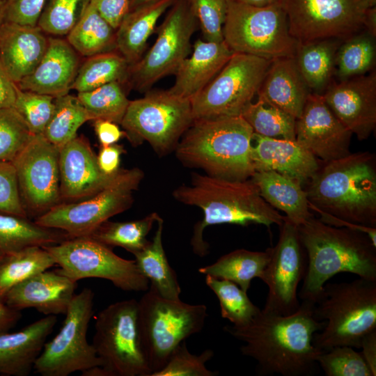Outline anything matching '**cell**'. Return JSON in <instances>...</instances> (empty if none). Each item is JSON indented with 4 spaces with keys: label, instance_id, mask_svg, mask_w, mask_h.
I'll use <instances>...</instances> for the list:
<instances>
[{
    "label": "cell",
    "instance_id": "obj_45",
    "mask_svg": "<svg viewBox=\"0 0 376 376\" xmlns=\"http://www.w3.org/2000/svg\"><path fill=\"white\" fill-rule=\"evenodd\" d=\"M54 98L17 86L13 107L22 117L32 134H42L53 113Z\"/></svg>",
    "mask_w": 376,
    "mask_h": 376
},
{
    "label": "cell",
    "instance_id": "obj_47",
    "mask_svg": "<svg viewBox=\"0 0 376 376\" xmlns=\"http://www.w3.org/2000/svg\"><path fill=\"white\" fill-rule=\"evenodd\" d=\"M213 356L212 350H205L200 354H191L185 340L174 349L166 365L150 376H216L217 371L206 367V363Z\"/></svg>",
    "mask_w": 376,
    "mask_h": 376
},
{
    "label": "cell",
    "instance_id": "obj_37",
    "mask_svg": "<svg viewBox=\"0 0 376 376\" xmlns=\"http://www.w3.org/2000/svg\"><path fill=\"white\" fill-rule=\"evenodd\" d=\"M43 247L29 246L0 260V302L14 286L29 277L55 265Z\"/></svg>",
    "mask_w": 376,
    "mask_h": 376
},
{
    "label": "cell",
    "instance_id": "obj_32",
    "mask_svg": "<svg viewBox=\"0 0 376 376\" xmlns=\"http://www.w3.org/2000/svg\"><path fill=\"white\" fill-rule=\"evenodd\" d=\"M339 39L299 43L295 55L297 66L310 91L320 94L329 85L335 72Z\"/></svg>",
    "mask_w": 376,
    "mask_h": 376
},
{
    "label": "cell",
    "instance_id": "obj_18",
    "mask_svg": "<svg viewBox=\"0 0 376 376\" xmlns=\"http://www.w3.org/2000/svg\"><path fill=\"white\" fill-rule=\"evenodd\" d=\"M276 245L270 248V258L261 280L268 288L263 311L289 315L300 306L297 288L305 276L307 256L301 242L298 226L285 220L279 226Z\"/></svg>",
    "mask_w": 376,
    "mask_h": 376
},
{
    "label": "cell",
    "instance_id": "obj_62",
    "mask_svg": "<svg viewBox=\"0 0 376 376\" xmlns=\"http://www.w3.org/2000/svg\"><path fill=\"white\" fill-rule=\"evenodd\" d=\"M6 1L0 0V31L3 24L6 22Z\"/></svg>",
    "mask_w": 376,
    "mask_h": 376
},
{
    "label": "cell",
    "instance_id": "obj_30",
    "mask_svg": "<svg viewBox=\"0 0 376 376\" xmlns=\"http://www.w3.org/2000/svg\"><path fill=\"white\" fill-rule=\"evenodd\" d=\"M175 0H158L130 10L116 29V49L130 65L145 54L160 17Z\"/></svg>",
    "mask_w": 376,
    "mask_h": 376
},
{
    "label": "cell",
    "instance_id": "obj_26",
    "mask_svg": "<svg viewBox=\"0 0 376 376\" xmlns=\"http://www.w3.org/2000/svg\"><path fill=\"white\" fill-rule=\"evenodd\" d=\"M194 50L177 69L175 82L169 91L182 98L191 100L219 73L233 52L224 40H196Z\"/></svg>",
    "mask_w": 376,
    "mask_h": 376
},
{
    "label": "cell",
    "instance_id": "obj_48",
    "mask_svg": "<svg viewBox=\"0 0 376 376\" xmlns=\"http://www.w3.org/2000/svg\"><path fill=\"white\" fill-rule=\"evenodd\" d=\"M33 134L13 107L0 109V161H10Z\"/></svg>",
    "mask_w": 376,
    "mask_h": 376
},
{
    "label": "cell",
    "instance_id": "obj_50",
    "mask_svg": "<svg viewBox=\"0 0 376 376\" xmlns=\"http://www.w3.org/2000/svg\"><path fill=\"white\" fill-rule=\"evenodd\" d=\"M0 212L27 217L19 192L15 166L0 161Z\"/></svg>",
    "mask_w": 376,
    "mask_h": 376
},
{
    "label": "cell",
    "instance_id": "obj_44",
    "mask_svg": "<svg viewBox=\"0 0 376 376\" xmlns=\"http://www.w3.org/2000/svg\"><path fill=\"white\" fill-rule=\"evenodd\" d=\"M91 0H47L37 25L54 36H67L79 21Z\"/></svg>",
    "mask_w": 376,
    "mask_h": 376
},
{
    "label": "cell",
    "instance_id": "obj_51",
    "mask_svg": "<svg viewBox=\"0 0 376 376\" xmlns=\"http://www.w3.org/2000/svg\"><path fill=\"white\" fill-rule=\"evenodd\" d=\"M47 0H6V21L36 26Z\"/></svg>",
    "mask_w": 376,
    "mask_h": 376
},
{
    "label": "cell",
    "instance_id": "obj_1",
    "mask_svg": "<svg viewBox=\"0 0 376 376\" xmlns=\"http://www.w3.org/2000/svg\"><path fill=\"white\" fill-rule=\"evenodd\" d=\"M315 306L301 301L299 308L289 315L260 309L247 324L228 325L224 330L244 343L240 352L257 362L259 375H309L322 352L313 345L314 335L324 325L316 318Z\"/></svg>",
    "mask_w": 376,
    "mask_h": 376
},
{
    "label": "cell",
    "instance_id": "obj_38",
    "mask_svg": "<svg viewBox=\"0 0 376 376\" xmlns=\"http://www.w3.org/2000/svg\"><path fill=\"white\" fill-rule=\"evenodd\" d=\"M159 217L154 212L143 219L134 221H107L88 237L108 247H122L134 255L148 244L146 237Z\"/></svg>",
    "mask_w": 376,
    "mask_h": 376
},
{
    "label": "cell",
    "instance_id": "obj_12",
    "mask_svg": "<svg viewBox=\"0 0 376 376\" xmlns=\"http://www.w3.org/2000/svg\"><path fill=\"white\" fill-rule=\"evenodd\" d=\"M198 26L189 1L175 0L155 29L157 36L152 46L130 65L127 86L146 93L159 79L175 75L191 53V39Z\"/></svg>",
    "mask_w": 376,
    "mask_h": 376
},
{
    "label": "cell",
    "instance_id": "obj_25",
    "mask_svg": "<svg viewBox=\"0 0 376 376\" xmlns=\"http://www.w3.org/2000/svg\"><path fill=\"white\" fill-rule=\"evenodd\" d=\"M48 37L38 26L5 22L0 31V62L15 83L31 74L40 63Z\"/></svg>",
    "mask_w": 376,
    "mask_h": 376
},
{
    "label": "cell",
    "instance_id": "obj_16",
    "mask_svg": "<svg viewBox=\"0 0 376 376\" xmlns=\"http://www.w3.org/2000/svg\"><path fill=\"white\" fill-rule=\"evenodd\" d=\"M290 35L299 43L346 39L363 28L365 10L356 0H281Z\"/></svg>",
    "mask_w": 376,
    "mask_h": 376
},
{
    "label": "cell",
    "instance_id": "obj_20",
    "mask_svg": "<svg viewBox=\"0 0 376 376\" xmlns=\"http://www.w3.org/2000/svg\"><path fill=\"white\" fill-rule=\"evenodd\" d=\"M336 118L360 141L367 139L376 126V73L373 71L331 83L322 93Z\"/></svg>",
    "mask_w": 376,
    "mask_h": 376
},
{
    "label": "cell",
    "instance_id": "obj_10",
    "mask_svg": "<svg viewBox=\"0 0 376 376\" xmlns=\"http://www.w3.org/2000/svg\"><path fill=\"white\" fill-rule=\"evenodd\" d=\"M130 100L120 125L133 145L148 142L159 155L175 149L193 123L191 101L169 90H149Z\"/></svg>",
    "mask_w": 376,
    "mask_h": 376
},
{
    "label": "cell",
    "instance_id": "obj_21",
    "mask_svg": "<svg viewBox=\"0 0 376 376\" xmlns=\"http://www.w3.org/2000/svg\"><path fill=\"white\" fill-rule=\"evenodd\" d=\"M58 166L61 199L67 202L78 201L97 193L117 173L104 174L88 139L77 135L59 148Z\"/></svg>",
    "mask_w": 376,
    "mask_h": 376
},
{
    "label": "cell",
    "instance_id": "obj_14",
    "mask_svg": "<svg viewBox=\"0 0 376 376\" xmlns=\"http://www.w3.org/2000/svg\"><path fill=\"white\" fill-rule=\"evenodd\" d=\"M60 268L58 273L77 282L88 278L111 281L124 291H146L149 281L140 272L135 260L124 259L93 238L78 237L42 246Z\"/></svg>",
    "mask_w": 376,
    "mask_h": 376
},
{
    "label": "cell",
    "instance_id": "obj_60",
    "mask_svg": "<svg viewBox=\"0 0 376 376\" xmlns=\"http://www.w3.org/2000/svg\"><path fill=\"white\" fill-rule=\"evenodd\" d=\"M237 2L257 7L271 5L281 0H235Z\"/></svg>",
    "mask_w": 376,
    "mask_h": 376
},
{
    "label": "cell",
    "instance_id": "obj_34",
    "mask_svg": "<svg viewBox=\"0 0 376 376\" xmlns=\"http://www.w3.org/2000/svg\"><path fill=\"white\" fill-rule=\"evenodd\" d=\"M270 253V248L265 251L237 249L221 256L214 263L199 268L198 272L230 281L247 292L253 279L261 280Z\"/></svg>",
    "mask_w": 376,
    "mask_h": 376
},
{
    "label": "cell",
    "instance_id": "obj_41",
    "mask_svg": "<svg viewBox=\"0 0 376 376\" xmlns=\"http://www.w3.org/2000/svg\"><path fill=\"white\" fill-rule=\"evenodd\" d=\"M123 86L113 81L89 91L78 93L77 97L91 120H107L120 125L130 101Z\"/></svg>",
    "mask_w": 376,
    "mask_h": 376
},
{
    "label": "cell",
    "instance_id": "obj_22",
    "mask_svg": "<svg viewBox=\"0 0 376 376\" xmlns=\"http://www.w3.org/2000/svg\"><path fill=\"white\" fill-rule=\"evenodd\" d=\"M77 287L76 281L47 269L14 286L3 302L20 311L33 308L45 315L65 314Z\"/></svg>",
    "mask_w": 376,
    "mask_h": 376
},
{
    "label": "cell",
    "instance_id": "obj_5",
    "mask_svg": "<svg viewBox=\"0 0 376 376\" xmlns=\"http://www.w3.org/2000/svg\"><path fill=\"white\" fill-rule=\"evenodd\" d=\"M253 131L241 116L195 119L175 150L184 165L229 180L251 178Z\"/></svg>",
    "mask_w": 376,
    "mask_h": 376
},
{
    "label": "cell",
    "instance_id": "obj_29",
    "mask_svg": "<svg viewBox=\"0 0 376 376\" xmlns=\"http://www.w3.org/2000/svg\"><path fill=\"white\" fill-rule=\"evenodd\" d=\"M251 180L260 195L272 207L285 214L297 226L313 216L304 187L298 181L272 171H255Z\"/></svg>",
    "mask_w": 376,
    "mask_h": 376
},
{
    "label": "cell",
    "instance_id": "obj_58",
    "mask_svg": "<svg viewBox=\"0 0 376 376\" xmlns=\"http://www.w3.org/2000/svg\"><path fill=\"white\" fill-rule=\"evenodd\" d=\"M21 318L20 311L7 306L4 302H0V334L9 331Z\"/></svg>",
    "mask_w": 376,
    "mask_h": 376
},
{
    "label": "cell",
    "instance_id": "obj_56",
    "mask_svg": "<svg viewBox=\"0 0 376 376\" xmlns=\"http://www.w3.org/2000/svg\"><path fill=\"white\" fill-rule=\"evenodd\" d=\"M17 86L0 62V109L13 107Z\"/></svg>",
    "mask_w": 376,
    "mask_h": 376
},
{
    "label": "cell",
    "instance_id": "obj_55",
    "mask_svg": "<svg viewBox=\"0 0 376 376\" xmlns=\"http://www.w3.org/2000/svg\"><path fill=\"white\" fill-rule=\"evenodd\" d=\"M94 130L102 146H109L117 142L123 136H126L125 131H122L118 124L107 120H94Z\"/></svg>",
    "mask_w": 376,
    "mask_h": 376
},
{
    "label": "cell",
    "instance_id": "obj_33",
    "mask_svg": "<svg viewBox=\"0 0 376 376\" xmlns=\"http://www.w3.org/2000/svg\"><path fill=\"white\" fill-rule=\"evenodd\" d=\"M58 229L41 226L27 217L0 212V260L29 246H45L68 239Z\"/></svg>",
    "mask_w": 376,
    "mask_h": 376
},
{
    "label": "cell",
    "instance_id": "obj_3",
    "mask_svg": "<svg viewBox=\"0 0 376 376\" xmlns=\"http://www.w3.org/2000/svg\"><path fill=\"white\" fill-rule=\"evenodd\" d=\"M298 230L307 256L301 301L316 304L325 283L339 273L376 281V246L366 234L328 225L314 217Z\"/></svg>",
    "mask_w": 376,
    "mask_h": 376
},
{
    "label": "cell",
    "instance_id": "obj_4",
    "mask_svg": "<svg viewBox=\"0 0 376 376\" xmlns=\"http://www.w3.org/2000/svg\"><path fill=\"white\" fill-rule=\"evenodd\" d=\"M304 187L308 203L347 221L376 227V164L369 152L322 162Z\"/></svg>",
    "mask_w": 376,
    "mask_h": 376
},
{
    "label": "cell",
    "instance_id": "obj_42",
    "mask_svg": "<svg viewBox=\"0 0 376 376\" xmlns=\"http://www.w3.org/2000/svg\"><path fill=\"white\" fill-rule=\"evenodd\" d=\"M241 116L255 134L269 138L296 140V119L259 99L255 103L249 104Z\"/></svg>",
    "mask_w": 376,
    "mask_h": 376
},
{
    "label": "cell",
    "instance_id": "obj_46",
    "mask_svg": "<svg viewBox=\"0 0 376 376\" xmlns=\"http://www.w3.org/2000/svg\"><path fill=\"white\" fill-rule=\"evenodd\" d=\"M316 361L327 376H373L361 353L350 346L322 352Z\"/></svg>",
    "mask_w": 376,
    "mask_h": 376
},
{
    "label": "cell",
    "instance_id": "obj_11",
    "mask_svg": "<svg viewBox=\"0 0 376 376\" xmlns=\"http://www.w3.org/2000/svg\"><path fill=\"white\" fill-rule=\"evenodd\" d=\"M93 346L105 376H150L138 327V301H119L102 309L95 322Z\"/></svg>",
    "mask_w": 376,
    "mask_h": 376
},
{
    "label": "cell",
    "instance_id": "obj_2",
    "mask_svg": "<svg viewBox=\"0 0 376 376\" xmlns=\"http://www.w3.org/2000/svg\"><path fill=\"white\" fill-rule=\"evenodd\" d=\"M173 196L182 203L201 208L203 212V218L194 226L191 239L192 250L200 257L208 253L209 245L203 234L209 226L227 224L279 227L285 220V216L263 198L251 179L229 180L193 173L190 183L177 187Z\"/></svg>",
    "mask_w": 376,
    "mask_h": 376
},
{
    "label": "cell",
    "instance_id": "obj_9",
    "mask_svg": "<svg viewBox=\"0 0 376 376\" xmlns=\"http://www.w3.org/2000/svg\"><path fill=\"white\" fill-rule=\"evenodd\" d=\"M143 178V171L137 167L120 169L97 193L78 201L58 203L36 218L35 222L61 230L69 238L89 236L109 218L132 206L133 193Z\"/></svg>",
    "mask_w": 376,
    "mask_h": 376
},
{
    "label": "cell",
    "instance_id": "obj_27",
    "mask_svg": "<svg viewBox=\"0 0 376 376\" xmlns=\"http://www.w3.org/2000/svg\"><path fill=\"white\" fill-rule=\"evenodd\" d=\"M57 322L49 315L29 324L19 331L0 334V374L27 376L33 370L46 339Z\"/></svg>",
    "mask_w": 376,
    "mask_h": 376
},
{
    "label": "cell",
    "instance_id": "obj_8",
    "mask_svg": "<svg viewBox=\"0 0 376 376\" xmlns=\"http://www.w3.org/2000/svg\"><path fill=\"white\" fill-rule=\"evenodd\" d=\"M223 38L233 52L270 61L295 56L299 45L290 33L281 1L257 7L232 0L223 26Z\"/></svg>",
    "mask_w": 376,
    "mask_h": 376
},
{
    "label": "cell",
    "instance_id": "obj_19",
    "mask_svg": "<svg viewBox=\"0 0 376 376\" xmlns=\"http://www.w3.org/2000/svg\"><path fill=\"white\" fill-rule=\"evenodd\" d=\"M296 141L323 162L351 153L353 135L336 118L322 95L311 93L301 116L296 119Z\"/></svg>",
    "mask_w": 376,
    "mask_h": 376
},
{
    "label": "cell",
    "instance_id": "obj_52",
    "mask_svg": "<svg viewBox=\"0 0 376 376\" xmlns=\"http://www.w3.org/2000/svg\"><path fill=\"white\" fill-rule=\"evenodd\" d=\"M100 14L116 30L130 10V0H91Z\"/></svg>",
    "mask_w": 376,
    "mask_h": 376
},
{
    "label": "cell",
    "instance_id": "obj_49",
    "mask_svg": "<svg viewBox=\"0 0 376 376\" xmlns=\"http://www.w3.org/2000/svg\"><path fill=\"white\" fill-rule=\"evenodd\" d=\"M206 41L224 40L223 26L232 0H188Z\"/></svg>",
    "mask_w": 376,
    "mask_h": 376
},
{
    "label": "cell",
    "instance_id": "obj_53",
    "mask_svg": "<svg viewBox=\"0 0 376 376\" xmlns=\"http://www.w3.org/2000/svg\"><path fill=\"white\" fill-rule=\"evenodd\" d=\"M125 152L123 146L117 143L101 146L97 155L100 171L107 175H114L120 169V157Z\"/></svg>",
    "mask_w": 376,
    "mask_h": 376
},
{
    "label": "cell",
    "instance_id": "obj_23",
    "mask_svg": "<svg viewBox=\"0 0 376 376\" xmlns=\"http://www.w3.org/2000/svg\"><path fill=\"white\" fill-rule=\"evenodd\" d=\"M251 158L256 171H272L304 187L320 166V161L296 140L275 139L253 133Z\"/></svg>",
    "mask_w": 376,
    "mask_h": 376
},
{
    "label": "cell",
    "instance_id": "obj_28",
    "mask_svg": "<svg viewBox=\"0 0 376 376\" xmlns=\"http://www.w3.org/2000/svg\"><path fill=\"white\" fill-rule=\"evenodd\" d=\"M311 93L293 56L272 61L257 95L263 102L297 119Z\"/></svg>",
    "mask_w": 376,
    "mask_h": 376
},
{
    "label": "cell",
    "instance_id": "obj_39",
    "mask_svg": "<svg viewBox=\"0 0 376 376\" xmlns=\"http://www.w3.org/2000/svg\"><path fill=\"white\" fill-rule=\"evenodd\" d=\"M375 37L367 31L355 33L340 43L336 55L335 72L340 81L366 75L375 65Z\"/></svg>",
    "mask_w": 376,
    "mask_h": 376
},
{
    "label": "cell",
    "instance_id": "obj_57",
    "mask_svg": "<svg viewBox=\"0 0 376 376\" xmlns=\"http://www.w3.org/2000/svg\"><path fill=\"white\" fill-rule=\"evenodd\" d=\"M361 352L366 364L372 372L373 376L376 375V330L367 334L361 343Z\"/></svg>",
    "mask_w": 376,
    "mask_h": 376
},
{
    "label": "cell",
    "instance_id": "obj_13",
    "mask_svg": "<svg viewBox=\"0 0 376 376\" xmlns=\"http://www.w3.org/2000/svg\"><path fill=\"white\" fill-rule=\"evenodd\" d=\"M271 62L233 52L214 79L191 100L194 120L241 116L258 93Z\"/></svg>",
    "mask_w": 376,
    "mask_h": 376
},
{
    "label": "cell",
    "instance_id": "obj_24",
    "mask_svg": "<svg viewBox=\"0 0 376 376\" xmlns=\"http://www.w3.org/2000/svg\"><path fill=\"white\" fill-rule=\"evenodd\" d=\"M79 66V54L66 40L48 37L47 47L40 63L16 84L22 90L57 97L72 89Z\"/></svg>",
    "mask_w": 376,
    "mask_h": 376
},
{
    "label": "cell",
    "instance_id": "obj_43",
    "mask_svg": "<svg viewBox=\"0 0 376 376\" xmlns=\"http://www.w3.org/2000/svg\"><path fill=\"white\" fill-rule=\"evenodd\" d=\"M205 283L219 300L221 317L234 326L247 324L260 311L250 300L247 292L230 281L205 275Z\"/></svg>",
    "mask_w": 376,
    "mask_h": 376
},
{
    "label": "cell",
    "instance_id": "obj_31",
    "mask_svg": "<svg viewBox=\"0 0 376 376\" xmlns=\"http://www.w3.org/2000/svg\"><path fill=\"white\" fill-rule=\"evenodd\" d=\"M152 240L134 254L140 272L149 281V287L159 295L180 299L181 288L176 272L169 265L162 243L164 221L159 217Z\"/></svg>",
    "mask_w": 376,
    "mask_h": 376
},
{
    "label": "cell",
    "instance_id": "obj_36",
    "mask_svg": "<svg viewBox=\"0 0 376 376\" xmlns=\"http://www.w3.org/2000/svg\"><path fill=\"white\" fill-rule=\"evenodd\" d=\"M130 67L117 51L87 57L79 68L72 89L86 92L113 81L127 86Z\"/></svg>",
    "mask_w": 376,
    "mask_h": 376
},
{
    "label": "cell",
    "instance_id": "obj_6",
    "mask_svg": "<svg viewBox=\"0 0 376 376\" xmlns=\"http://www.w3.org/2000/svg\"><path fill=\"white\" fill-rule=\"evenodd\" d=\"M315 313L323 321L313 345L322 352L337 346L360 348L362 339L376 330V281L363 278L325 284Z\"/></svg>",
    "mask_w": 376,
    "mask_h": 376
},
{
    "label": "cell",
    "instance_id": "obj_40",
    "mask_svg": "<svg viewBox=\"0 0 376 376\" xmlns=\"http://www.w3.org/2000/svg\"><path fill=\"white\" fill-rule=\"evenodd\" d=\"M90 117L77 97L69 93L54 98V109L42 134L58 149L77 136Z\"/></svg>",
    "mask_w": 376,
    "mask_h": 376
},
{
    "label": "cell",
    "instance_id": "obj_35",
    "mask_svg": "<svg viewBox=\"0 0 376 376\" xmlns=\"http://www.w3.org/2000/svg\"><path fill=\"white\" fill-rule=\"evenodd\" d=\"M116 30L90 2L82 17L66 36L72 48L84 56L117 51Z\"/></svg>",
    "mask_w": 376,
    "mask_h": 376
},
{
    "label": "cell",
    "instance_id": "obj_61",
    "mask_svg": "<svg viewBox=\"0 0 376 376\" xmlns=\"http://www.w3.org/2000/svg\"><path fill=\"white\" fill-rule=\"evenodd\" d=\"M156 1L158 0H130V10Z\"/></svg>",
    "mask_w": 376,
    "mask_h": 376
},
{
    "label": "cell",
    "instance_id": "obj_54",
    "mask_svg": "<svg viewBox=\"0 0 376 376\" xmlns=\"http://www.w3.org/2000/svg\"><path fill=\"white\" fill-rule=\"evenodd\" d=\"M311 210L320 214L319 219L324 224L336 227L346 228L355 231L363 233L368 236L373 244L376 246V227L368 226L351 223L338 218L321 210H319L308 203Z\"/></svg>",
    "mask_w": 376,
    "mask_h": 376
},
{
    "label": "cell",
    "instance_id": "obj_15",
    "mask_svg": "<svg viewBox=\"0 0 376 376\" xmlns=\"http://www.w3.org/2000/svg\"><path fill=\"white\" fill-rule=\"evenodd\" d=\"M94 292L85 288L75 295L59 332L48 343L36 360L33 370L42 376H68L101 366L94 347L87 340L93 315Z\"/></svg>",
    "mask_w": 376,
    "mask_h": 376
},
{
    "label": "cell",
    "instance_id": "obj_63",
    "mask_svg": "<svg viewBox=\"0 0 376 376\" xmlns=\"http://www.w3.org/2000/svg\"><path fill=\"white\" fill-rule=\"evenodd\" d=\"M359 6L365 10L375 6L376 0H356Z\"/></svg>",
    "mask_w": 376,
    "mask_h": 376
},
{
    "label": "cell",
    "instance_id": "obj_17",
    "mask_svg": "<svg viewBox=\"0 0 376 376\" xmlns=\"http://www.w3.org/2000/svg\"><path fill=\"white\" fill-rule=\"evenodd\" d=\"M59 149L42 134H33L13 159L23 206L36 218L61 201Z\"/></svg>",
    "mask_w": 376,
    "mask_h": 376
},
{
    "label": "cell",
    "instance_id": "obj_59",
    "mask_svg": "<svg viewBox=\"0 0 376 376\" xmlns=\"http://www.w3.org/2000/svg\"><path fill=\"white\" fill-rule=\"evenodd\" d=\"M363 27L372 36H376V8L375 6L366 10L363 20Z\"/></svg>",
    "mask_w": 376,
    "mask_h": 376
},
{
    "label": "cell",
    "instance_id": "obj_7",
    "mask_svg": "<svg viewBox=\"0 0 376 376\" xmlns=\"http://www.w3.org/2000/svg\"><path fill=\"white\" fill-rule=\"evenodd\" d=\"M207 317L205 305L167 299L149 287L138 301V327L151 374L166 365L179 344L201 331Z\"/></svg>",
    "mask_w": 376,
    "mask_h": 376
}]
</instances>
